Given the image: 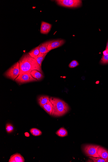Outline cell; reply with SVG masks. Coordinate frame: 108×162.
<instances>
[{"label": "cell", "mask_w": 108, "mask_h": 162, "mask_svg": "<svg viewBox=\"0 0 108 162\" xmlns=\"http://www.w3.org/2000/svg\"><path fill=\"white\" fill-rule=\"evenodd\" d=\"M20 73L19 75L26 73L30 74L33 70H36L43 74L41 67L36 60L29 55L28 53L23 54L19 61Z\"/></svg>", "instance_id": "6da1fadb"}, {"label": "cell", "mask_w": 108, "mask_h": 162, "mask_svg": "<svg viewBox=\"0 0 108 162\" xmlns=\"http://www.w3.org/2000/svg\"><path fill=\"white\" fill-rule=\"evenodd\" d=\"M50 101L53 104L52 115L54 117H60L65 115L69 111L68 104L63 100L58 98L50 97Z\"/></svg>", "instance_id": "7a4b0ae2"}, {"label": "cell", "mask_w": 108, "mask_h": 162, "mask_svg": "<svg viewBox=\"0 0 108 162\" xmlns=\"http://www.w3.org/2000/svg\"><path fill=\"white\" fill-rule=\"evenodd\" d=\"M20 73L19 63L18 62L6 71L4 75L8 79L14 81L19 76Z\"/></svg>", "instance_id": "3957f363"}, {"label": "cell", "mask_w": 108, "mask_h": 162, "mask_svg": "<svg viewBox=\"0 0 108 162\" xmlns=\"http://www.w3.org/2000/svg\"><path fill=\"white\" fill-rule=\"evenodd\" d=\"M57 4L65 7L75 8L81 6L82 1L79 0H57Z\"/></svg>", "instance_id": "277c9868"}, {"label": "cell", "mask_w": 108, "mask_h": 162, "mask_svg": "<svg viewBox=\"0 0 108 162\" xmlns=\"http://www.w3.org/2000/svg\"><path fill=\"white\" fill-rule=\"evenodd\" d=\"M100 146L92 144H87L83 146L84 152L88 156L100 158L97 153V150Z\"/></svg>", "instance_id": "5b68a950"}, {"label": "cell", "mask_w": 108, "mask_h": 162, "mask_svg": "<svg viewBox=\"0 0 108 162\" xmlns=\"http://www.w3.org/2000/svg\"><path fill=\"white\" fill-rule=\"evenodd\" d=\"M15 80V81L19 84L29 82H36L38 81L33 78L30 74L29 73L20 75Z\"/></svg>", "instance_id": "8992f818"}, {"label": "cell", "mask_w": 108, "mask_h": 162, "mask_svg": "<svg viewBox=\"0 0 108 162\" xmlns=\"http://www.w3.org/2000/svg\"><path fill=\"white\" fill-rule=\"evenodd\" d=\"M65 41L63 39H57L49 41L48 46V50L50 52L53 49L57 48L62 46L65 43Z\"/></svg>", "instance_id": "52a82bcc"}, {"label": "cell", "mask_w": 108, "mask_h": 162, "mask_svg": "<svg viewBox=\"0 0 108 162\" xmlns=\"http://www.w3.org/2000/svg\"><path fill=\"white\" fill-rule=\"evenodd\" d=\"M52 28L51 24L42 22L41 23L40 32L42 34H48Z\"/></svg>", "instance_id": "ba28073f"}, {"label": "cell", "mask_w": 108, "mask_h": 162, "mask_svg": "<svg viewBox=\"0 0 108 162\" xmlns=\"http://www.w3.org/2000/svg\"><path fill=\"white\" fill-rule=\"evenodd\" d=\"M49 41H47L40 45L39 48L40 53L38 57L42 56L45 54H47L49 51L48 50V46Z\"/></svg>", "instance_id": "9c48e42d"}, {"label": "cell", "mask_w": 108, "mask_h": 162, "mask_svg": "<svg viewBox=\"0 0 108 162\" xmlns=\"http://www.w3.org/2000/svg\"><path fill=\"white\" fill-rule=\"evenodd\" d=\"M97 153L100 158L108 159V151L103 147L99 146L97 149Z\"/></svg>", "instance_id": "30bf717a"}, {"label": "cell", "mask_w": 108, "mask_h": 162, "mask_svg": "<svg viewBox=\"0 0 108 162\" xmlns=\"http://www.w3.org/2000/svg\"><path fill=\"white\" fill-rule=\"evenodd\" d=\"M9 162H25V158L22 156L18 153L11 156Z\"/></svg>", "instance_id": "8fae6325"}, {"label": "cell", "mask_w": 108, "mask_h": 162, "mask_svg": "<svg viewBox=\"0 0 108 162\" xmlns=\"http://www.w3.org/2000/svg\"><path fill=\"white\" fill-rule=\"evenodd\" d=\"M38 103L41 107L43 105L49 102L50 101V97L46 95H41L38 98Z\"/></svg>", "instance_id": "7c38bea8"}, {"label": "cell", "mask_w": 108, "mask_h": 162, "mask_svg": "<svg viewBox=\"0 0 108 162\" xmlns=\"http://www.w3.org/2000/svg\"><path fill=\"white\" fill-rule=\"evenodd\" d=\"M32 76L38 81H40L43 79L44 77L43 74L40 72L36 70L32 71L30 73Z\"/></svg>", "instance_id": "4fadbf2b"}, {"label": "cell", "mask_w": 108, "mask_h": 162, "mask_svg": "<svg viewBox=\"0 0 108 162\" xmlns=\"http://www.w3.org/2000/svg\"><path fill=\"white\" fill-rule=\"evenodd\" d=\"M41 107L42 108L50 115L51 116L52 115L53 106V104L50 101L47 104L41 106Z\"/></svg>", "instance_id": "5bb4252c"}, {"label": "cell", "mask_w": 108, "mask_h": 162, "mask_svg": "<svg viewBox=\"0 0 108 162\" xmlns=\"http://www.w3.org/2000/svg\"><path fill=\"white\" fill-rule=\"evenodd\" d=\"M40 45L34 48V49H32L28 53L29 55L32 57V58L36 59L37 58L40 53Z\"/></svg>", "instance_id": "9a60e30c"}, {"label": "cell", "mask_w": 108, "mask_h": 162, "mask_svg": "<svg viewBox=\"0 0 108 162\" xmlns=\"http://www.w3.org/2000/svg\"><path fill=\"white\" fill-rule=\"evenodd\" d=\"M56 134L60 137H64L68 135V132L64 128H61L56 132Z\"/></svg>", "instance_id": "2e32d148"}, {"label": "cell", "mask_w": 108, "mask_h": 162, "mask_svg": "<svg viewBox=\"0 0 108 162\" xmlns=\"http://www.w3.org/2000/svg\"><path fill=\"white\" fill-rule=\"evenodd\" d=\"M31 133L33 136H38L41 135L42 134L41 131L36 128H32L31 129Z\"/></svg>", "instance_id": "e0dca14e"}, {"label": "cell", "mask_w": 108, "mask_h": 162, "mask_svg": "<svg viewBox=\"0 0 108 162\" xmlns=\"http://www.w3.org/2000/svg\"><path fill=\"white\" fill-rule=\"evenodd\" d=\"M89 158L94 162H108V159H103L92 157H89Z\"/></svg>", "instance_id": "ac0fdd59"}, {"label": "cell", "mask_w": 108, "mask_h": 162, "mask_svg": "<svg viewBox=\"0 0 108 162\" xmlns=\"http://www.w3.org/2000/svg\"><path fill=\"white\" fill-rule=\"evenodd\" d=\"M6 130L8 133H11L13 132L14 130V127L13 125L10 123H7L6 125Z\"/></svg>", "instance_id": "d6986e66"}, {"label": "cell", "mask_w": 108, "mask_h": 162, "mask_svg": "<svg viewBox=\"0 0 108 162\" xmlns=\"http://www.w3.org/2000/svg\"><path fill=\"white\" fill-rule=\"evenodd\" d=\"M47 54H45L44 55L40 57H38L35 59L36 60L38 63L40 65V67H41L43 61Z\"/></svg>", "instance_id": "ffe728a7"}, {"label": "cell", "mask_w": 108, "mask_h": 162, "mask_svg": "<svg viewBox=\"0 0 108 162\" xmlns=\"http://www.w3.org/2000/svg\"><path fill=\"white\" fill-rule=\"evenodd\" d=\"M100 64H108V54L105 55H103L101 60Z\"/></svg>", "instance_id": "44dd1931"}, {"label": "cell", "mask_w": 108, "mask_h": 162, "mask_svg": "<svg viewBox=\"0 0 108 162\" xmlns=\"http://www.w3.org/2000/svg\"><path fill=\"white\" fill-rule=\"evenodd\" d=\"M79 65V63L76 60H74L70 63L69 65V67L70 68H72L77 67Z\"/></svg>", "instance_id": "7402d4cb"}, {"label": "cell", "mask_w": 108, "mask_h": 162, "mask_svg": "<svg viewBox=\"0 0 108 162\" xmlns=\"http://www.w3.org/2000/svg\"><path fill=\"white\" fill-rule=\"evenodd\" d=\"M25 136L27 137H29V134L28 133H25Z\"/></svg>", "instance_id": "603a6c76"}, {"label": "cell", "mask_w": 108, "mask_h": 162, "mask_svg": "<svg viewBox=\"0 0 108 162\" xmlns=\"http://www.w3.org/2000/svg\"><path fill=\"white\" fill-rule=\"evenodd\" d=\"M106 49H107V50H108V41L107 42V46H106Z\"/></svg>", "instance_id": "cb8c5ba5"}]
</instances>
